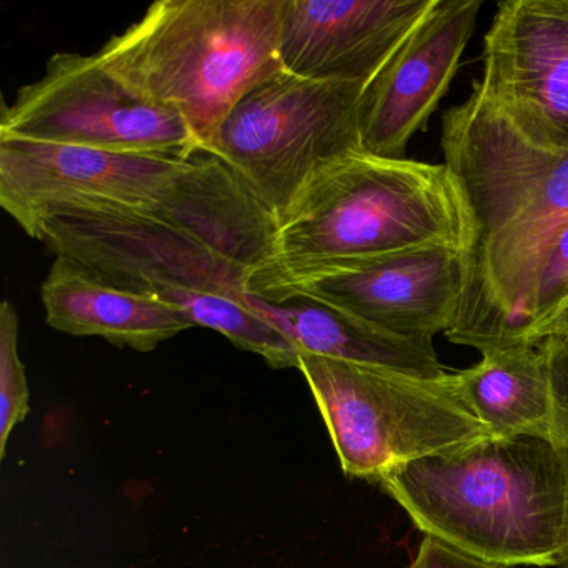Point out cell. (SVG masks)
Instances as JSON below:
<instances>
[{
  "instance_id": "6da1fadb",
  "label": "cell",
  "mask_w": 568,
  "mask_h": 568,
  "mask_svg": "<svg viewBox=\"0 0 568 568\" xmlns=\"http://www.w3.org/2000/svg\"><path fill=\"white\" fill-rule=\"evenodd\" d=\"M442 152L467 217L465 288L452 344L517 345L535 258L568 222V151L527 141L480 92L445 112Z\"/></svg>"
},
{
  "instance_id": "7a4b0ae2",
  "label": "cell",
  "mask_w": 568,
  "mask_h": 568,
  "mask_svg": "<svg viewBox=\"0 0 568 568\" xmlns=\"http://www.w3.org/2000/svg\"><path fill=\"white\" fill-rule=\"evenodd\" d=\"M382 488L415 527L497 567L568 564V477L554 444L491 435L392 471Z\"/></svg>"
},
{
  "instance_id": "3957f363",
  "label": "cell",
  "mask_w": 568,
  "mask_h": 568,
  "mask_svg": "<svg viewBox=\"0 0 568 568\" xmlns=\"http://www.w3.org/2000/svg\"><path fill=\"white\" fill-rule=\"evenodd\" d=\"M287 0H159L98 52L121 81L178 112L211 154L235 105L282 74Z\"/></svg>"
},
{
  "instance_id": "277c9868",
  "label": "cell",
  "mask_w": 568,
  "mask_h": 568,
  "mask_svg": "<svg viewBox=\"0 0 568 568\" xmlns=\"http://www.w3.org/2000/svg\"><path fill=\"white\" fill-rule=\"evenodd\" d=\"M467 217L445 164L394 161L361 151L322 171L278 224L257 292L287 275L415 248H465Z\"/></svg>"
},
{
  "instance_id": "5b68a950",
  "label": "cell",
  "mask_w": 568,
  "mask_h": 568,
  "mask_svg": "<svg viewBox=\"0 0 568 568\" xmlns=\"http://www.w3.org/2000/svg\"><path fill=\"white\" fill-rule=\"evenodd\" d=\"M304 375L347 477L381 484L404 465L491 437L457 372L440 377L302 354Z\"/></svg>"
},
{
  "instance_id": "8992f818",
  "label": "cell",
  "mask_w": 568,
  "mask_h": 568,
  "mask_svg": "<svg viewBox=\"0 0 568 568\" xmlns=\"http://www.w3.org/2000/svg\"><path fill=\"white\" fill-rule=\"evenodd\" d=\"M365 88L284 71L235 105L211 155L224 161L281 224L322 171L362 151Z\"/></svg>"
},
{
  "instance_id": "52a82bcc",
  "label": "cell",
  "mask_w": 568,
  "mask_h": 568,
  "mask_svg": "<svg viewBox=\"0 0 568 568\" xmlns=\"http://www.w3.org/2000/svg\"><path fill=\"white\" fill-rule=\"evenodd\" d=\"M55 257L134 294L168 287L245 301L254 272L229 261L159 205L152 209L71 205L39 215L28 229Z\"/></svg>"
},
{
  "instance_id": "ba28073f",
  "label": "cell",
  "mask_w": 568,
  "mask_h": 568,
  "mask_svg": "<svg viewBox=\"0 0 568 568\" xmlns=\"http://www.w3.org/2000/svg\"><path fill=\"white\" fill-rule=\"evenodd\" d=\"M0 138L182 159L201 154L178 112L125 84L98 52L52 55L44 75L2 108Z\"/></svg>"
},
{
  "instance_id": "9c48e42d",
  "label": "cell",
  "mask_w": 568,
  "mask_h": 568,
  "mask_svg": "<svg viewBox=\"0 0 568 568\" xmlns=\"http://www.w3.org/2000/svg\"><path fill=\"white\" fill-rule=\"evenodd\" d=\"M464 288V248L435 245L287 275L252 294L307 298L387 334L434 341L457 318Z\"/></svg>"
},
{
  "instance_id": "30bf717a",
  "label": "cell",
  "mask_w": 568,
  "mask_h": 568,
  "mask_svg": "<svg viewBox=\"0 0 568 568\" xmlns=\"http://www.w3.org/2000/svg\"><path fill=\"white\" fill-rule=\"evenodd\" d=\"M191 159L0 138V205L28 229L71 205L152 209Z\"/></svg>"
},
{
  "instance_id": "8fae6325",
  "label": "cell",
  "mask_w": 568,
  "mask_h": 568,
  "mask_svg": "<svg viewBox=\"0 0 568 568\" xmlns=\"http://www.w3.org/2000/svg\"><path fill=\"white\" fill-rule=\"evenodd\" d=\"M527 141L568 151V0H507L471 84Z\"/></svg>"
},
{
  "instance_id": "7c38bea8",
  "label": "cell",
  "mask_w": 568,
  "mask_h": 568,
  "mask_svg": "<svg viewBox=\"0 0 568 568\" xmlns=\"http://www.w3.org/2000/svg\"><path fill=\"white\" fill-rule=\"evenodd\" d=\"M481 0H437L365 88L362 151L404 161L408 142L425 128L457 74L477 26Z\"/></svg>"
},
{
  "instance_id": "4fadbf2b",
  "label": "cell",
  "mask_w": 568,
  "mask_h": 568,
  "mask_svg": "<svg viewBox=\"0 0 568 568\" xmlns=\"http://www.w3.org/2000/svg\"><path fill=\"white\" fill-rule=\"evenodd\" d=\"M437 0H287L282 68L311 81L368 85Z\"/></svg>"
},
{
  "instance_id": "5bb4252c",
  "label": "cell",
  "mask_w": 568,
  "mask_h": 568,
  "mask_svg": "<svg viewBox=\"0 0 568 568\" xmlns=\"http://www.w3.org/2000/svg\"><path fill=\"white\" fill-rule=\"evenodd\" d=\"M41 301L49 327L78 337L105 338L138 352H152L194 327L174 305L112 287L59 257L42 282Z\"/></svg>"
},
{
  "instance_id": "9a60e30c",
  "label": "cell",
  "mask_w": 568,
  "mask_h": 568,
  "mask_svg": "<svg viewBox=\"0 0 568 568\" xmlns=\"http://www.w3.org/2000/svg\"><path fill=\"white\" fill-rule=\"evenodd\" d=\"M245 304L271 322L302 354L394 368L418 377L447 374L434 341L378 331L344 312L307 298L272 302L248 292Z\"/></svg>"
},
{
  "instance_id": "2e32d148",
  "label": "cell",
  "mask_w": 568,
  "mask_h": 568,
  "mask_svg": "<svg viewBox=\"0 0 568 568\" xmlns=\"http://www.w3.org/2000/svg\"><path fill=\"white\" fill-rule=\"evenodd\" d=\"M480 355L477 364L457 372L465 400L478 420L491 435L551 442L554 394L540 345H508Z\"/></svg>"
},
{
  "instance_id": "e0dca14e",
  "label": "cell",
  "mask_w": 568,
  "mask_h": 568,
  "mask_svg": "<svg viewBox=\"0 0 568 568\" xmlns=\"http://www.w3.org/2000/svg\"><path fill=\"white\" fill-rule=\"evenodd\" d=\"M155 297L184 312L194 327L212 328L241 351L261 355L272 368H298L301 352L245 301L184 287L162 288Z\"/></svg>"
},
{
  "instance_id": "ac0fdd59",
  "label": "cell",
  "mask_w": 568,
  "mask_h": 568,
  "mask_svg": "<svg viewBox=\"0 0 568 568\" xmlns=\"http://www.w3.org/2000/svg\"><path fill=\"white\" fill-rule=\"evenodd\" d=\"M568 294V222L541 248L531 265L518 321L517 344L525 334L551 314Z\"/></svg>"
},
{
  "instance_id": "d6986e66",
  "label": "cell",
  "mask_w": 568,
  "mask_h": 568,
  "mask_svg": "<svg viewBox=\"0 0 568 568\" xmlns=\"http://www.w3.org/2000/svg\"><path fill=\"white\" fill-rule=\"evenodd\" d=\"M29 385L19 355V317L9 301L0 305V458L6 457L9 438L28 418Z\"/></svg>"
},
{
  "instance_id": "ffe728a7",
  "label": "cell",
  "mask_w": 568,
  "mask_h": 568,
  "mask_svg": "<svg viewBox=\"0 0 568 568\" xmlns=\"http://www.w3.org/2000/svg\"><path fill=\"white\" fill-rule=\"evenodd\" d=\"M538 345L547 361L554 394L555 427L551 444L557 448L568 477V337L548 338ZM565 568H568V564Z\"/></svg>"
},
{
  "instance_id": "44dd1931",
  "label": "cell",
  "mask_w": 568,
  "mask_h": 568,
  "mask_svg": "<svg viewBox=\"0 0 568 568\" xmlns=\"http://www.w3.org/2000/svg\"><path fill=\"white\" fill-rule=\"evenodd\" d=\"M410 568H504L475 560L434 538L425 537L418 545Z\"/></svg>"
},
{
  "instance_id": "7402d4cb",
  "label": "cell",
  "mask_w": 568,
  "mask_h": 568,
  "mask_svg": "<svg viewBox=\"0 0 568 568\" xmlns=\"http://www.w3.org/2000/svg\"><path fill=\"white\" fill-rule=\"evenodd\" d=\"M568 337V294L554 312L525 334L524 344L538 345L548 338Z\"/></svg>"
}]
</instances>
